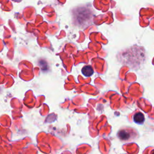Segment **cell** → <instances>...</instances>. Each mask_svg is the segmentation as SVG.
Instances as JSON below:
<instances>
[{
    "label": "cell",
    "instance_id": "6da1fadb",
    "mask_svg": "<svg viewBox=\"0 0 154 154\" xmlns=\"http://www.w3.org/2000/svg\"><path fill=\"white\" fill-rule=\"evenodd\" d=\"M117 136L122 141H129L134 137L135 132L130 129H121L118 132Z\"/></svg>",
    "mask_w": 154,
    "mask_h": 154
},
{
    "label": "cell",
    "instance_id": "7a4b0ae2",
    "mask_svg": "<svg viewBox=\"0 0 154 154\" xmlns=\"http://www.w3.org/2000/svg\"><path fill=\"white\" fill-rule=\"evenodd\" d=\"M133 120L135 123L138 125H141L144 122V116L141 112L135 113L134 116Z\"/></svg>",
    "mask_w": 154,
    "mask_h": 154
},
{
    "label": "cell",
    "instance_id": "3957f363",
    "mask_svg": "<svg viewBox=\"0 0 154 154\" xmlns=\"http://www.w3.org/2000/svg\"><path fill=\"white\" fill-rule=\"evenodd\" d=\"M81 72L85 76L88 77V76H91L93 74L94 71L91 66L87 65L82 69Z\"/></svg>",
    "mask_w": 154,
    "mask_h": 154
}]
</instances>
